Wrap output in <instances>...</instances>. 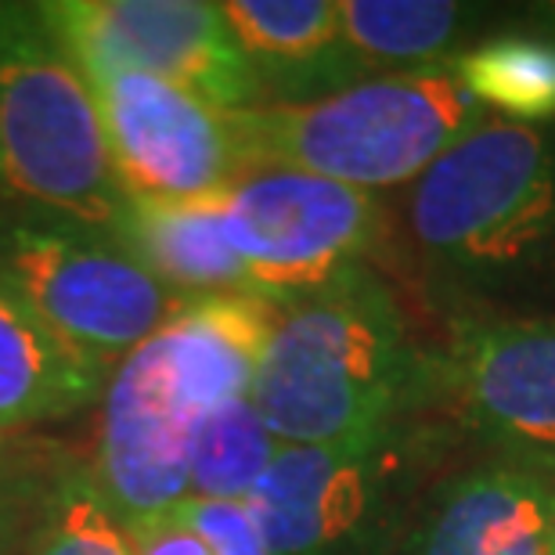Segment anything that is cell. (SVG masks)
<instances>
[{
    "instance_id": "1",
    "label": "cell",
    "mask_w": 555,
    "mask_h": 555,
    "mask_svg": "<svg viewBox=\"0 0 555 555\" xmlns=\"http://www.w3.org/2000/svg\"><path fill=\"white\" fill-rule=\"evenodd\" d=\"M404 231L451 318L555 314V124L476 127L408 188Z\"/></svg>"
},
{
    "instance_id": "2",
    "label": "cell",
    "mask_w": 555,
    "mask_h": 555,
    "mask_svg": "<svg viewBox=\"0 0 555 555\" xmlns=\"http://www.w3.org/2000/svg\"><path fill=\"white\" fill-rule=\"evenodd\" d=\"M271 299L253 404L282 448L383 437L429 412V350L375 268Z\"/></svg>"
},
{
    "instance_id": "3",
    "label": "cell",
    "mask_w": 555,
    "mask_h": 555,
    "mask_svg": "<svg viewBox=\"0 0 555 555\" xmlns=\"http://www.w3.org/2000/svg\"><path fill=\"white\" fill-rule=\"evenodd\" d=\"M231 116L249 173L299 170L372 195L412 188L443 152L491 119L451 65L372 76L318 102Z\"/></svg>"
},
{
    "instance_id": "4",
    "label": "cell",
    "mask_w": 555,
    "mask_h": 555,
    "mask_svg": "<svg viewBox=\"0 0 555 555\" xmlns=\"http://www.w3.org/2000/svg\"><path fill=\"white\" fill-rule=\"evenodd\" d=\"M127 206L91 80L40 4H0V209L116 231Z\"/></svg>"
},
{
    "instance_id": "5",
    "label": "cell",
    "mask_w": 555,
    "mask_h": 555,
    "mask_svg": "<svg viewBox=\"0 0 555 555\" xmlns=\"http://www.w3.org/2000/svg\"><path fill=\"white\" fill-rule=\"evenodd\" d=\"M437 459L433 415L372 440L278 448L246 508L271 555H390Z\"/></svg>"
},
{
    "instance_id": "6",
    "label": "cell",
    "mask_w": 555,
    "mask_h": 555,
    "mask_svg": "<svg viewBox=\"0 0 555 555\" xmlns=\"http://www.w3.org/2000/svg\"><path fill=\"white\" fill-rule=\"evenodd\" d=\"M0 278L108 372L184 304L108 228L0 209Z\"/></svg>"
},
{
    "instance_id": "7",
    "label": "cell",
    "mask_w": 555,
    "mask_h": 555,
    "mask_svg": "<svg viewBox=\"0 0 555 555\" xmlns=\"http://www.w3.org/2000/svg\"><path fill=\"white\" fill-rule=\"evenodd\" d=\"M231 246L257 296H293L350 268H375L393 246L379 195L299 170H253L220 192Z\"/></svg>"
},
{
    "instance_id": "8",
    "label": "cell",
    "mask_w": 555,
    "mask_h": 555,
    "mask_svg": "<svg viewBox=\"0 0 555 555\" xmlns=\"http://www.w3.org/2000/svg\"><path fill=\"white\" fill-rule=\"evenodd\" d=\"M429 412L498 459L555 473V314L451 318L429 350Z\"/></svg>"
},
{
    "instance_id": "9",
    "label": "cell",
    "mask_w": 555,
    "mask_h": 555,
    "mask_svg": "<svg viewBox=\"0 0 555 555\" xmlns=\"http://www.w3.org/2000/svg\"><path fill=\"white\" fill-rule=\"evenodd\" d=\"M40 11L83 73H152L228 113L260 105L249 62L231 40L217 4L59 0V4H40Z\"/></svg>"
},
{
    "instance_id": "10",
    "label": "cell",
    "mask_w": 555,
    "mask_h": 555,
    "mask_svg": "<svg viewBox=\"0 0 555 555\" xmlns=\"http://www.w3.org/2000/svg\"><path fill=\"white\" fill-rule=\"evenodd\" d=\"M83 76L130 198H209L249 173L228 108L152 73L94 69Z\"/></svg>"
},
{
    "instance_id": "11",
    "label": "cell",
    "mask_w": 555,
    "mask_h": 555,
    "mask_svg": "<svg viewBox=\"0 0 555 555\" xmlns=\"http://www.w3.org/2000/svg\"><path fill=\"white\" fill-rule=\"evenodd\" d=\"M206 412L177 379L155 332L108 372L87 469L119 524L177 513L192 498V433Z\"/></svg>"
},
{
    "instance_id": "12",
    "label": "cell",
    "mask_w": 555,
    "mask_h": 555,
    "mask_svg": "<svg viewBox=\"0 0 555 555\" xmlns=\"http://www.w3.org/2000/svg\"><path fill=\"white\" fill-rule=\"evenodd\" d=\"M404 555H555V473L498 454L454 473Z\"/></svg>"
},
{
    "instance_id": "13",
    "label": "cell",
    "mask_w": 555,
    "mask_h": 555,
    "mask_svg": "<svg viewBox=\"0 0 555 555\" xmlns=\"http://www.w3.org/2000/svg\"><path fill=\"white\" fill-rule=\"evenodd\" d=\"M217 8L257 80V108L318 102L369 80L343 43L336 0H224Z\"/></svg>"
},
{
    "instance_id": "14",
    "label": "cell",
    "mask_w": 555,
    "mask_h": 555,
    "mask_svg": "<svg viewBox=\"0 0 555 555\" xmlns=\"http://www.w3.org/2000/svg\"><path fill=\"white\" fill-rule=\"evenodd\" d=\"M0 555H130L87 454L33 433L15 480L0 498Z\"/></svg>"
},
{
    "instance_id": "15",
    "label": "cell",
    "mask_w": 555,
    "mask_h": 555,
    "mask_svg": "<svg viewBox=\"0 0 555 555\" xmlns=\"http://www.w3.org/2000/svg\"><path fill=\"white\" fill-rule=\"evenodd\" d=\"M108 369L59 336L0 278V429L33 433L102 401Z\"/></svg>"
},
{
    "instance_id": "16",
    "label": "cell",
    "mask_w": 555,
    "mask_h": 555,
    "mask_svg": "<svg viewBox=\"0 0 555 555\" xmlns=\"http://www.w3.org/2000/svg\"><path fill=\"white\" fill-rule=\"evenodd\" d=\"M116 235L181 299L253 293L246 263L224 231L220 195L130 198Z\"/></svg>"
},
{
    "instance_id": "17",
    "label": "cell",
    "mask_w": 555,
    "mask_h": 555,
    "mask_svg": "<svg viewBox=\"0 0 555 555\" xmlns=\"http://www.w3.org/2000/svg\"><path fill=\"white\" fill-rule=\"evenodd\" d=\"M339 33L364 76L443 69L487 8L459 0H336Z\"/></svg>"
},
{
    "instance_id": "18",
    "label": "cell",
    "mask_w": 555,
    "mask_h": 555,
    "mask_svg": "<svg viewBox=\"0 0 555 555\" xmlns=\"http://www.w3.org/2000/svg\"><path fill=\"white\" fill-rule=\"evenodd\" d=\"M451 73L487 113L513 124H555V33H494L462 48Z\"/></svg>"
},
{
    "instance_id": "19",
    "label": "cell",
    "mask_w": 555,
    "mask_h": 555,
    "mask_svg": "<svg viewBox=\"0 0 555 555\" xmlns=\"http://www.w3.org/2000/svg\"><path fill=\"white\" fill-rule=\"evenodd\" d=\"M278 443L253 397H238L198 418L192 433V498L198 502H246L271 469Z\"/></svg>"
},
{
    "instance_id": "20",
    "label": "cell",
    "mask_w": 555,
    "mask_h": 555,
    "mask_svg": "<svg viewBox=\"0 0 555 555\" xmlns=\"http://www.w3.org/2000/svg\"><path fill=\"white\" fill-rule=\"evenodd\" d=\"M181 513L203 534L214 555H271L246 502H198V498H188Z\"/></svg>"
},
{
    "instance_id": "21",
    "label": "cell",
    "mask_w": 555,
    "mask_h": 555,
    "mask_svg": "<svg viewBox=\"0 0 555 555\" xmlns=\"http://www.w3.org/2000/svg\"><path fill=\"white\" fill-rule=\"evenodd\" d=\"M130 555H214L203 534L188 524L184 513H163L149 519L124 524Z\"/></svg>"
},
{
    "instance_id": "22",
    "label": "cell",
    "mask_w": 555,
    "mask_h": 555,
    "mask_svg": "<svg viewBox=\"0 0 555 555\" xmlns=\"http://www.w3.org/2000/svg\"><path fill=\"white\" fill-rule=\"evenodd\" d=\"M29 440H33V433L0 429V498H4L11 480H15L18 465H22V459H26V451H29Z\"/></svg>"
},
{
    "instance_id": "23",
    "label": "cell",
    "mask_w": 555,
    "mask_h": 555,
    "mask_svg": "<svg viewBox=\"0 0 555 555\" xmlns=\"http://www.w3.org/2000/svg\"><path fill=\"white\" fill-rule=\"evenodd\" d=\"M530 11H534V18H538V22H545V26L555 33V0H552V4H538V8H530Z\"/></svg>"
}]
</instances>
